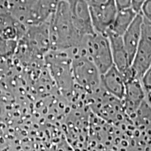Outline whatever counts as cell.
Returning a JSON list of instances; mask_svg holds the SVG:
<instances>
[{
  "label": "cell",
  "mask_w": 151,
  "mask_h": 151,
  "mask_svg": "<svg viewBox=\"0 0 151 151\" xmlns=\"http://www.w3.org/2000/svg\"><path fill=\"white\" fill-rule=\"evenodd\" d=\"M50 50L71 51L80 46L83 38L73 23L67 1L60 0L48 20Z\"/></svg>",
  "instance_id": "obj_1"
},
{
  "label": "cell",
  "mask_w": 151,
  "mask_h": 151,
  "mask_svg": "<svg viewBox=\"0 0 151 151\" xmlns=\"http://www.w3.org/2000/svg\"><path fill=\"white\" fill-rule=\"evenodd\" d=\"M58 0H8L9 11L26 27L48 21Z\"/></svg>",
  "instance_id": "obj_2"
},
{
  "label": "cell",
  "mask_w": 151,
  "mask_h": 151,
  "mask_svg": "<svg viewBox=\"0 0 151 151\" xmlns=\"http://www.w3.org/2000/svg\"><path fill=\"white\" fill-rule=\"evenodd\" d=\"M71 52V72L75 86L92 94L101 88V73L83 52L74 49Z\"/></svg>",
  "instance_id": "obj_3"
},
{
  "label": "cell",
  "mask_w": 151,
  "mask_h": 151,
  "mask_svg": "<svg viewBox=\"0 0 151 151\" xmlns=\"http://www.w3.org/2000/svg\"><path fill=\"white\" fill-rule=\"evenodd\" d=\"M43 60L59 89L66 94L73 91L75 83L71 72V52L50 50L45 54Z\"/></svg>",
  "instance_id": "obj_4"
},
{
  "label": "cell",
  "mask_w": 151,
  "mask_h": 151,
  "mask_svg": "<svg viewBox=\"0 0 151 151\" xmlns=\"http://www.w3.org/2000/svg\"><path fill=\"white\" fill-rule=\"evenodd\" d=\"M76 48L91 60L101 75L113 66L110 42L105 34L94 32L86 36Z\"/></svg>",
  "instance_id": "obj_5"
},
{
  "label": "cell",
  "mask_w": 151,
  "mask_h": 151,
  "mask_svg": "<svg viewBox=\"0 0 151 151\" xmlns=\"http://www.w3.org/2000/svg\"><path fill=\"white\" fill-rule=\"evenodd\" d=\"M89 95L92 110L103 120L116 123L121 121L126 115L121 100L108 93L101 87Z\"/></svg>",
  "instance_id": "obj_6"
},
{
  "label": "cell",
  "mask_w": 151,
  "mask_h": 151,
  "mask_svg": "<svg viewBox=\"0 0 151 151\" xmlns=\"http://www.w3.org/2000/svg\"><path fill=\"white\" fill-rule=\"evenodd\" d=\"M151 64V23L143 20L141 37L131 65L134 78L141 79Z\"/></svg>",
  "instance_id": "obj_7"
},
{
  "label": "cell",
  "mask_w": 151,
  "mask_h": 151,
  "mask_svg": "<svg viewBox=\"0 0 151 151\" xmlns=\"http://www.w3.org/2000/svg\"><path fill=\"white\" fill-rule=\"evenodd\" d=\"M90 10L94 32L106 35L118 11L114 0H107L100 4L90 6Z\"/></svg>",
  "instance_id": "obj_8"
},
{
  "label": "cell",
  "mask_w": 151,
  "mask_h": 151,
  "mask_svg": "<svg viewBox=\"0 0 151 151\" xmlns=\"http://www.w3.org/2000/svg\"><path fill=\"white\" fill-rule=\"evenodd\" d=\"M70 12L73 23L81 37L94 32L92 26L90 6L86 0H69Z\"/></svg>",
  "instance_id": "obj_9"
},
{
  "label": "cell",
  "mask_w": 151,
  "mask_h": 151,
  "mask_svg": "<svg viewBox=\"0 0 151 151\" xmlns=\"http://www.w3.org/2000/svg\"><path fill=\"white\" fill-rule=\"evenodd\" d=\"M106 35L111 45L113 66L123 76L125 83L131 79L136 78L131 70L132 62L124 48L122 36L111 33Z\"/></svg>",
  "instance_id": "obj_10"
},
{
  "label": "cell",
  "mask_w": 151,
  "mask_h": 151,
  "mask_svg": "<svg viewBox=\"0 0 151 151\" xmlns=\"http://www.w3.org/2000/svg\"><path fill=\"white\" fill-rule=\"evenodd\" d=\"M146 92L140 79L133 78L125 83V90L121 100L126 115L137 114L143 103L146 101Z\"/></svg>",
  "instance_id": "obj_11"
},
{
  "label": "cell",
  "mask_w": 151,
  "mask_h": 151,
  "mask_svg": "<svg viewBox=\"0 0 151 151\" xmlns=\"http://www.w3.org/2000/svg\"><path fill=\"white\" fill-rule=\"evenodd\" d=\"M101 87L111 95L122 100L125 90V81L121 73L112 66L101 75Z\"/></svg>",
  "instance_id": "obj_12"
},
{
  "label": "cell",
  "mask_w": 151,
  "mask_h": 151,
  "mask_svg": "<svg viewBox=\"0 0 151 151\" xmlns=\"http://www.w3.org/2000/svg\"><path fill=\"white\" fill-rule=\"evenodd\" d=\"M143 18L140 14H138L132 21L129 27L126 29L122 35V42L124 48L127 51L131 62H132L135 52L140 42L141 37V29H142ZM132 65V64H131Z\"/></svg>",
  "instance_id": "obj_13"
},
{
  "label": "cell",
  "mask_w": 151,
  "mask_h": 151,
  "mask_svg": "<svg viewBox=\"0 0 151 151\" xmlns=\"http://www.w3.org/2000/svg\"><path fill=\"white\" fill-rule=\"evenodd\" d=\"M26 29L27 27L19 22L9 11L0 13V36L19 41Z\"/></svg>",
  "instance_id": "obj_14"
},
{
  "label": "cell",
  "mask_w": 151,
  "mask_h": 151,
  "mask_svg": "<svg viewBox=\"0 0 151 151\" xmlns=\"http://www.w3.org/2000/svg\"><path fill=\"white\" fill-rule=\"evenodd\" d=\"M137 14L131 7L118 10L116 18L106 35L111 33L122 36L134 20Z\"/></svg>",
  "instance_id": "obj_15"
},
{
  "label": "cell",
  "mask_w": 151,
  "mask_h": 151,
  "mask_svg": "<svg viewBox=\"0 0 151 151\" xmlns=\"http://www.w3.org/2000/svg\"><path fill=\"white\" fill-rule=\"evenodd\" d=\"M18 45V41L0 36V60L9 62L14 59Z\"/></svg>",
  "instance_id": "obj_16"
},
{
  "label": "cell",
  "mask_w": 151,
  "mask_h": 151,
  "mask_svg": "<svg viewBox=\"0 0 151 151\" xmlns=\"http://www.w3.org/2000/svg\"><path fill=\"white\" fill-rule=\"evenodd\" d=\"M141 83L146 94L151 91V64L143 73L141 79Z\"/></svg>",
  "instance_id": "obj_17"
},
{
  "label": "cell",
  "mask_w": 151,
  "mask_h": 151,
  "mask_svg": "<svg viewBox=\"0 0 151 151\" xmlns=\"http://www.w3.org/2000/svg\"><path fill=\"white\" fill-rule=\"evenodd\" d=\"M139 14L142 16L143 20L151 23V0H146L143 4Z\"/></svg>",
  "instance_id": "obj_18"
},
{
  "label": "cell",
  "mask_w": 151,
  "mask_h": 151,
  "mask_svg": "<svg viewBox=\"0 0 151 151\" xmlns=\"http://www.w3.org/2000/svg\"><path fill=\"white\" fill-rule=\"evenodd\" d=\"M118 10L131 7L132 0H114Z\"/></svg>",
  "instance_id": "obj_19"
},
{
  "label": "cell",
  "mask_w": 151,
  "mask_h": 151,
  "mask_svg": "<svg viewBox=\"0 0 151 151\" xmlns=\"http://www.w3.org/2000/svg\"><path fill=\"white\" fill-rule=\"evenodd\" d=\"M146 1V0H132L131 8L133 9L135 12H137V14H139L141 6H142L143 4Z\"/></svg>",
  "instance_id": "obj_20"
},
{
  "label": "cell",
  "mask_w": 151,
  "mask_h": 151,
  "mask_svg": "<svg viewBox=\"0 0 151 151\" xmlns=\"http://www.w3.org/2000/svg\"><path fill=\"white\" fill-rule=\"evenodd\" d=\"M146 101L147 104H148V106L150 107V109H151V91L147 92L146 93Z\"/></svg>",
  "instance_id": "obj_21"
},
{
  "label": "cell",
  "mask_w": 151,
  "mask_h": 151,
  "mask_svg": "<svg viewBox=\"0 0 151 151\" xmlns=\"http://www.w3.org/2000/svg\"><path fill=\"white\" fill-rule=\"evenodd\" d=\"M58 1H60V0H58ZM64 1H69V0H64Z\"/></svg>",
  "instance_id": "obj_22"
}]
</instances>
